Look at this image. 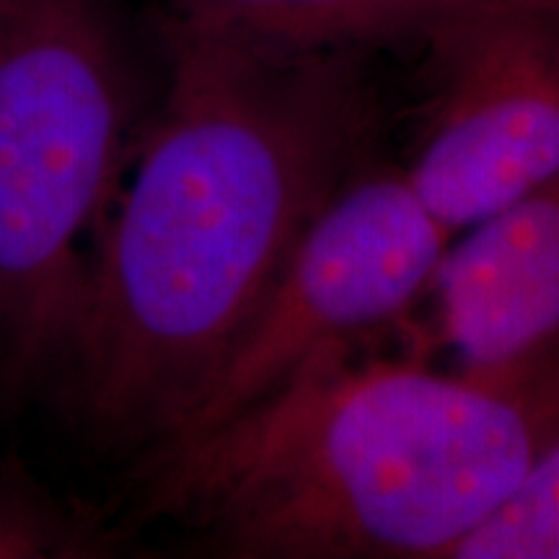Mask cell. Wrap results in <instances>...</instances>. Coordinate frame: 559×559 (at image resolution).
I'll return each mask as SVG.
<instances>
[{"mask_svg": "<svg viewBox=\"0 0 559 559\" xmlns=\"http://www.w3.org/2000/svg\"><path fill=\"white\" fill-rule=\"evenodd\" d=\"M166 86L91 243L58 373L86 423L164 443L262 311L293 251L373 156L355 50L164 19Z\"/></svg>", "mask_w": 559, "mask_h": 559, "instance_id": "6da1fadb", "label": "cell"}, {"mask_svg": "<svg viewBox=\"0 0 559 559\" xmlns=\"http://www.w3.org/2000/svg\"><path fill=\"white\" fill-rule=\"evenodd\" d=\"M559 438V383L500 391L373 342L164 443L156 506L243 559H453Z\"/></svg>", "mask_w": 559, "mask_h": 559, "instance_id": "7a4b0ae2", "label": "cell"}, {"mask_svg": "<svg viewBox=\"0 0 559 559\" xmlns=\"http://www.w3.org/2000/svg\"><path fill=\"white\" fill-rule=\"evenodd\" d=\"M135 115L117 0H0V368L58 373Z\"/></svg>", "mask_w": 559, "mask_h": 559, "instance_id": "3957f363", "label": "cell"}, {"mask_svg": "<svg viewBox=\"0 0 559 559\" xmlns=\"http://www.w3.org/2000/svg\"><path fill=\"white\" fill-rule=\"evenodd\" d=\"M451 241L407 174L370 160L317 215L247 334L164 443L223 423L319 355L394 332L432 293Z\"/></svg>", "mask_w": 559, "mask_h": 559, "instance_id": "277c9868", "label": "cell"}, {"mask_svg": "<svg viewBox=\"0 0 559 559\" xmlns=\"http://www.w3.org/2000/svg\"><path fill=\"white\" fill-rule=\"evenodd\" d=\"M428 50L438 96L404 174L456 236L559 174V11L489 13Z\"/></svg>", "mask_w": 559, "mask_h": 559, "instance_id": "5b68a950", "label": "cell"}, {"mask_svg": "<svg viewBox=\"0 0 559 559\" xmlns=\"http://www.w3.org/2000/svg\"><path fill=\"white\" fill-rule=\"evenodd\" d=\"M440 260V330L466 379L559 383V174L466 228Z\"/></svg>", "mask_w": 559, "mask_h": 559, "instance_id": "8992f818", "label": "cell"}, {"mask_svg": "<svg viewBox=\"0 0 559 559\" xmlns=\"http://www.w3.org/2000/svg\"><path fill=\"white\" fill-rule=\"evenodd\" d=\"M506 11H559V0H169L164 19L298 50L370 52L430 47Z\"/></svg>", "mask_w": 559, "mask_h": 559, "instance_id": "52a82bcc", "label": "cell"}, {"mask_svg": "<svg viewBox=\"0 0 559 559\" xmlns=\"http://www.w3.org/2000/svg\"><path fill=\"white\" fill-rule=\"evenodd\" d=\"M453 559H559V438Z\"/></svg>", "mask_w": 559, "mask_h": 559, "instance_id": "ba28073f", "label": "cell"}, {"mask_svg": "<svg viewBox=\"0 0 559 559\" xmlns=\"http://www.w3.org/2000/svg\"><path fill=\"white\" fill-rule=\"evenodd\" d=\"M66 547L79 544L70 539V528L50 508L0 487V559L66 555Z\"/></svg>", "mask_w": 559, "mask_h": 559, "instance_id": "9c48e42d", "label": "cell"}]
</instances>
